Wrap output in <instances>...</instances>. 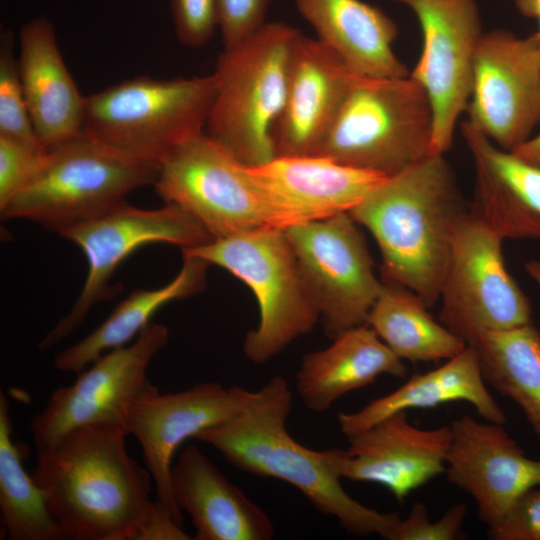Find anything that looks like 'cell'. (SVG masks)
<instances>
[{
	"label": "cell",
	"mask_w": 540,
	"mask_h": 540,
	"mask_svg": "<svg viewBox=\"0 0 540 540\" xmlns=\"http://www.w3.org/2000/svg\"><path fill=\"white\" fill-rule=\"evenodd\" d=\"M118 426H84L37 450L33 478L68 540H136L154 500Z\"/></svg>",
	"instance_id": "obj_1"
},
{
	"label": "cell",
	"mask_w": 540,
	"mask_h": 540,
	"mask_svg": "<svg viewBox=\"0 0 540 540\" xmlns=\"http://www.w3.org/2000/svg\"><path fill=\"white\" fill-rule=\"evenodd\" d=\"M443 155L388 176L349 213L374 236L382 281L415 292L430 308L440 298L458 226L468 213Z\"/></svg>",
	"instance_id": "obj_2"
},
{
	"label": "cell",
	"mask_w": 540,
	"mask_h": 540,
	"mask_svg": "<svg viewBox=\"0 0 540 540\" xmlns=\"http://www.w3.org/2000/svg\"><path fill=\"white\" fill-rule=\"evenodd\" d=\"M292 393L281 376L272 377L230 419L200 432L195 439L215 448L239 470L284 481L299 490L321 514L334 517L355 536L389 539L400 519L351 497L331 466L326 450L297 442L287 430Z\"/></svg>",
	"instance_id": "obj_3"
},
{
	"label": "cell",
	"mask_w": 540,
	"mask_h": 540,
	"mask_svg": "<svg viewBox=\"0 0 540 540\" xmlns=\"http://www.w3.org/2000/svg\"><path fill=\"white\" fill-rule=\"evenodd\" d=\"M299 33L282 22L266 23L246 41L224 49L217 60L205 132L247 167L275 158L273 133Z\"/></svg>",
	"instance_id": "obj_4"
},
{
	"label": "cell",
	"mask_w": 540,
	"mask_h": 540,
	"mask_svg": "<svg viewBox=\"0 0 540 540\" xmlns=\"http://www.w3.org/2000/svg\"><path fill=\"white\" fill-rule=\"evenodd\" d=\"M214 96L213 73L169 80L140 75L87 96L82 132L159 167L176 148L205 132Z\"/></svg>",
	"instance_id": "obj_5"
},
{
	"label": "cell",
	"mask_w": 540,
	"mask_h": 540,
	"mask_svg": "<svg viewBox=\"0 0 540 540\" xmlns=\"http://www.w3.org/2000/svg\"><path fill=\"white\" fill-rule=\"evenodd\" d=\"M433 111L410 76L354 75L344 103L312 155L395 175L430 155Z\"/></svg>",
	"instance_id": "obj_6"
},
{
	"label": "cell",
	"mask_w": 540,
	"mask_h": 540,
	"mask_svg": "<svg viewBox=\"0 0 540 540\" xmlns=\"http://www.w3.org/2000/svg\"><path fill=\"white\" fill-rule=\"evenodd\" d=\"M158 169L82 132L47 150L38 174L0 209L1 217L59 233L126 203L133 190L155 182Z\"/></svg>",
	"instance_id": "obj_7"
},
{
	"label": "cell",
	"mask_w": 540,
	"mask_h": 540,
	"mask_svg": "<svg viewBox=\"0 0 540 540\" xmlns=\"http://www.w3.org/2000/svg\"><path fill=\"white\" fill-rule=\"evenodd\" d=\"M181 252L227 270L254 293L259 324L243 343L244 354L253 363L271 360L320 320L283 229L243 232Z\"/></svg>",
	"instance_id": "obj_8"
},
{
	"label": "cell",
	"mask_w": 540,
	"mask_h": 540,
	"mask_svg": "<svg viewBox=\"0 0 540 540\" xmlns=\"http://www.w3.org/2000/svg\"><path fill=\"white\" fill-rule=\"evenodd\" d=\"M153 185L165 204L184 210L214 239L266 227L285 230L266 191L206 132L171 152Z\"/></svg>",
	"instance_id": "obj_9"
},
{
	"label": "cell",
	"mask_w": 540,
	"mask_h": 540,
	"mask_svg": "<svg viewBox=\"0 0 540 540\" xmlns=\"http://www.w3.org/2000/svg\"><path fill=\"white\" fill-rule=\"evenodd\" d=\"M59 234L82 250L88 262V273L69 313L39 342L38 348L43 350L68 337L96 303L117 293V287L112 286L110 280L118 266L137 249L152 243L192 248L214 239L198 221L175 205L140 209L127 202L65 228Z\"/></svg>",
	"instance_id": "obj_10"
},
{
	"label": "cell",
	"mask_w": 540,
	"mask_h": 540,
	"mask_svg": "<svg viewBox=\"0 0 540 540\" xmlns=\"http://www.w3.org/2000/svg\"><path fill=\"white\" fill-rule=\"evenodd\" d=\"M350 213L285 229L324 331L330 338L366 325L382 288Z\"/></svg>",
	"instance_id": "obj_11"
},
{
	"label": "cell",
	"mask_w": 540,
	"mask_h": 540,
	"mask_svg": "<svg viewBox=\"0 0 540 540\" xmlns=\"http://www.w3.org/2000/svg\"><path fill=\"white\" fill-rule=\"evenodd\" d=\"M502 240L472 211L458 226L439 320L467 345L482 332L532 323L530 301L505 266Z\"/></svg>",
	"instance_id": "obj_12"
},
{
	"label": "cell",
	"mask_w": 540,
	"mask_h": 540,
	"mask_svg": "<svg viewBox=\"0 0 540 540\" xmlns=\"http://www.w3.org/2000/svg\"><path fill=\"white\" fill-rule=\"evenodd\" d=\"M167 341L166 326L149 323L132 343L104 353L75 382L56 389L30 423L37 450L84 426L125 429L134 402L157 389L148 378V367Z\"/></svg>",
	"instance_id": "obj_13"
},
{
	"label": "cell",
	"mask_w": 540,
	"mask_h": 540,
	"mask_svg": "<svg viewBox=\"0 0 540 540\" xmlns=\"http://www.w3.org/2000/svg\"><path fill=\"white\" fill-rule=\"evenodd\" d=\"M393 1L408 7L420 24L423 47L409 76L432 107L430 155H444L471 95L474 58L484 33L479 6L476 0Z\"/></svg>",
	"instance_id": "obj_14"
},
{
	"label": "cell",
	"mask_w": 540,
	"mask_h": 540,
	"mask_svg": "<svg viewBox=\"0 0 540 540\" xmlns=\"http://www.w3.org/2000/svg\"><path fill=\"white\" fill-rule=\"evenodd\" d=\"M467 119L498 147L513 151L540 123V45L536 33H483L476 50Z\"/></svg>",
	"instance_id": "obj_15"
},
{
	"label": "cell",
	"mask_w": 540,
	"mask_h": 540,
	"mask_svg": "<svg viewBox=\"0 0 540 540\" xmlns=\"http://www.w3.org/2000/svg\"><path fill=\"white\" fill-rule=\"evenodd\" d=\"M253 394L254 391L239 386L225 388L217 382H203L172 393L162 394L157 388L131 406L125 430L142 447L145 466L156 487L155 500L181 525L183 512L171 487L175 451L185 440L233 417Z\"/></svg>",
	"instance_id": "obj_16"
},
{
	"label": "cell",
	"mask_w": 540,
	"mask_h": 540,
	"mask_svg": "<svg viewBox=\"0 0 540 540\" xmlns=\"http://www.w3.org/2000/svg\"><path fill=\"white\" fill-rule=\"evenodd\" d=\"M450 437L449 425L418 428L401 411L348 436L347 449H326V453L341 479L383 485L403 501L445 472Z\"/></svg>",
	"instance_id": "obj_17"
},
{
	"label": "cell",
	"mask_w": 540,
	"mask_h": 540,
	"mask_svg": "<svg viewBox=\"0 0 540 540\" xmlns=\"http://www.w3.org/2000/svg\"><path fill=\"white\" fill-rule=\"evenodd\" d=\"M449 426L447 480L473 497L479 519L491 527L522 493L540 486V461L527 457L502 424L464 415Z\"/></svg>",
	"instance_id": "obj_18"
},
{
	"label": "cell",
	"mask_w": 540,
	"mask_h": 540,
	"mask_svg": "<svg viewBox=\"0 0 540 540\" xmlns=\"http://www.w3.org/2000/svg\"><path fill=\"white\" fill-rule=\"evenodd\" d=\"M354 75L326 45L299 33L273 133L275 157L315 152L335 121Z\"/></svg>",
	"instance_id": "obj_19"
},
{
	"label": "cell",
	"mask_w": 540,
	"mask_h": 540,
	"mask_svg": "<svg viewBox=\"0 0 540 540\" xmlns=\"http://www.w3.org/2000/svg\"><path fill=\"white\" fill-rule=\"evenodd\" d=\"M245 168L270 196L286 228L349 213L388 177L319 155L275 157Z\"/></svg>",
	"instance_id": "obj_20"
},
{
	"label": "cell",
	"mask_w": 540,
	"mask_h": 540,
	"mask_svg": "<svg viewBox=\"0 0 540 540\" xmlns=\"http://www.w3.org/2000/svg\"><path fill=\"white\" fill-rule=\"evenodd\" d=\"M461 131L475 165L471 211L502 239H539L540 166L496 146L468 120Z\"/></svg>",
	"instance_id": "obj_21"
},
{
	"label": "cell",
	"mask_w": 540,
	"mask_h": 540,
	"mask_svg": "<svg viewBox=\"0 0 540 540\" xmlns=\"http://www.w3.org/2000/svg\"><path fill=\"white\" fill-rule=\"evenodd\" d=\"M19 46L26 105L38 139L48 150L82 133L86 97L64 63L50 20L40 17L24 24Z\"/></svg>",
	"instance_id": "obj_22"
},
{
	"label": "cell",
	"mask_w": 540,
	"mask_h": 540,
	"mask_svg": "<svg viewBox=\"0 0 540 540\" xmlns=\"http://www.w3.org/2000/svg\"><path fill=\"white\" fill-rule=\"evenodd\" d=\"M176 504L191 518L197 540H270L268 514L191 444L171 469Z\"/></svg>",
	"instance_id": "obj_23"
},
{
	"label": "cell",
	"mask_w": 540,
	"mask_h": 540,
	"mask_svg": "<svg viewBox=\"0 0 540 540\" xmlns=\"http://www.w3.org/2000/svg\"><path fill=\"white\" fill-rule=\"evenodd\" d=\"M318 40L354 74L372 78L409 76L392 44L396 23L380 8L362 0H295Z\"/></svg>",
	"instance_id": "obj_24"
},
{
	"label": "cell",
	"mask_w": 540,
	"mask_h": 540,
	"mask_svg": "<svg viewBox=\"0 0 540 540\" xmlns=\"http://www.w3.org/2000/svg\"><path fill=\"white\" fill-rule=\"evenodd\" d=\"M406 373L402 360L368 325H360L338 334L327 348L305 354L296 374V389L307 409L323 413L383 374L404 378Z\"/></svg>",
	"instance_id": "obj_25"
},
{
	"label": "cell",
	"mask_w": 540,
	"mask_h": 540,
	"mask_svg": "<svg viewBox=\"0 0 540 540\" xmlns=\"http://www.w3.org/2000/svg\"><path fill=\"white\" fill-rule=\"evenodd\" d=\"M455 401L468 402L489 422H506V414L486 387L477 352L471 346L438 368L413 375L398 389L370 401L360 410L340 412L337 419L341 432L348 437L397 412Z\"/></svg>",
	"instance_id": "obj_26"
},
{
	"label": "cell",
	"mask_w": 540,
	"mask_h": 540,
	"mask_svg": "<svg viewBox=\"0 0 540 540\" xmlns=\"http://www.w3.org/2000/svg\"><path fill=\"white\" fill-rule=\"evenodd\" d=\"M181 253L183 264L172 281L157 289L131 293L90 334L56 355V369L79 374L104 353L127 345L164 305L202 291L209 263Z\"/></svg>",
	"instance_id": "obj_27"
},
{
	"label": "cell",
	"mask_w": 540,
	"mask_h": 540,
	"mask_svg": "<svg viewBox=\"0 0 540 540\" xmlns=\"http://www.w3.org/2000/svg\"><path fill=\"white\" fill-rule=\"evenodd\" d=\"M382 282L383 288L366 325L401 360H449L468 346L429 314L428 307L415 292L396 283Z\"/></svg>",
	"instance_id": "obj_28"
},
{
	"label": "cell",
	"mask_w": 540,
	"mask_h": 540,
	"mask_svg": "<svg viewBox=\"0 0 540 540\" xmlns=\"http://www.w3.org/2000/svg\"><path fill=\"white\" fill-rule=\"evenodd\" d=\"M468 346L485 382L513 400L540 439V331L532 324L480 333Z\"/></svg>",
	"instance_id": "obj_29"
},
{
	"label": "cell",
	"mask_w": 540,
	"mask_h": 540,
	"mask_svg": "<svg viewBox=\"0 0 540 540\" xmlns=\"http://www.w3.org/2000/svg\"><path fill=\"white\" fill-rule=\"evenodd\" d=\"M22 449L13 441L9 403L0 393V514L10 540H67L44 495L23 466Z\"/></svg>",
	"instance_id": "obj_30"
},
{
	"label": "cell",
	"mask_w": 540,
	"mask_h": 540,
	"mask_svg": "<svg viewBox=\"0 0 540 540\" xmlns=\"http://www.w3.org/2000/svg\"><path fill=\"white\" fill-rule=\"evenodd\" d=\"M14 35L6 30L0 41V135L43 148L33 127L14 53Z\"/></svg>",
	"instance_id": "obj_31"
},
{
	"label": "cell",
	"mask_w": 540,
	"mask_h": 540,
	"mask_svg": "<svg viewBox=\"0 0 540 540\" xmlns=\"http://www.w3.org/2000/svg\"><path fill=\"white\" fill-rule=\"evenodd\" d=\"M47 150L0 135V209L38 174Z\"/></svg>",
	"instance_id": "obj_32"
},
{
	"label": "cell",
	"mask_w": 540,
	"mask_h": 540,
	"mask_svg": "<svg viewBox=\"0 0 540 540\" xmlns=\"http://www.w3.org/2000/svg\"><path fill=\"white\" fill-rule=\"evenodd\" d=\"M467 507L459 503L448 509L435 522L429 520L425 504H413L409 515L396 524L390 540H455L462 535Z\"/></svg>",
	"instance_id": "obj_33"
},
{
	"label": "cell",
	"mask_w": 540,
	"mask_h": 540,
	"mask_svg": "<svg viewBox=\"0 0 540 540\" xmlns=\"http://www.w3.org/2000/svg\"><path fill=\"white\" fill-rule=\"evenodd\" d=\"M270 0H216L218 28L224 49L246 41L265 24Z\"/></svg>",
	"instance_id": "obj_34"
},
{
	"label": "cell",
	"mask_w": 540,
	"mask_h": 540,
	"mask_svg": "<svg viewBox=\"0 0 540 540\" xmlns=\"http://www.w3.org/2000/svg\"><path fill=\"white\" fill-rule=\"evenodd\" d=\"M170 4L179 42L191 48L207 44L218 28L216 0H171Z\"/></svg>",
	"instance_id": "obj_35"
},
{
	"label": "cell",
	"mask_w": 540,
	"mask_h": 540,
	"mask_svg": "<svg viewBox=\"0 0 540 540\" xmlns=\"http://www.w3.org/2000/svg\"><path fill=\"white\" fill-rule=\"evenodd\" d=\"M488 534L493 540H540V486L522 493Z\"/></svg>",
	"instance_id": "obj_36"
},
{
	"label": "cell",
	"mask_w": 540,
	"mask_h": 540,
	"mask_svg": "<svg viewBox=\"0 0 540 540\" xmlns=\"http://www.w3.org/2000/svg\"><path fill=\"white\" fill-rule=\"evenodd\" d=\"M192 539L172 514L158 501L153 506L141 526L136 540H189Z\"/></svg>",
	"instance_id": "obj_37"
},
{
	"label": "cell",
	"mask_w": 540,
	"mask_h": 540,
	"mask_svg": "<svg viewBox=\"0 0 540 540\" xmlns=\"http://www.w3.org/2000/svg\"><path fill=\"white\" fill-rule=\"evenodd\" d=\"M512 152L524 160L540 166V134L529 138Z\"/></svg>",
	"instance_id": "obj_38"
},
{
	"label": "cell",
	"mask_w": 540,
	"mask_h": 540,
	"mask_svg": "<svg viewBox=\"0 0 540 540\" xmlns=\"http://www.w3.org/2000/svg\"><path fill=\"white\" fill-rule=\"evenodd\" d=\"M514 4L521 14L538 20L539 30L536 35L540 45V0H514Z\"/></svg>",
	"instance_id": "obj_39"
},
{
	"label": "cell",
	"mask_w": 540,
	"mask_h": 540,
	"mask_svg": "<svg viewBox=\"0 0 540 540\" xmlns=\"http://www.w3.org/2000/svg\"><path fill=\"white\" fill-rule=\"evenodd\" d=\"M526 272L540 286V260H531L525 263Z\"/></svg>",
	"instance_id": "obj_40"
}]
</instances>
